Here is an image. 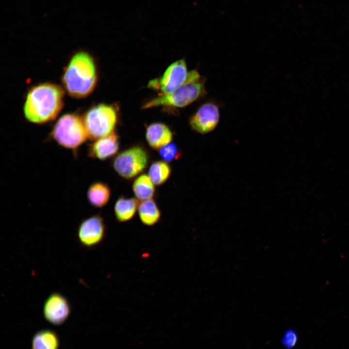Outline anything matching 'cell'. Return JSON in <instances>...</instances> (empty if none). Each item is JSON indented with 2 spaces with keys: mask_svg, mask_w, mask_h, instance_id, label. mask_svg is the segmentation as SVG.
<instances>
[{
  "mask_svg": "<svg viewBox=\"0 0 349 349\" xmlns=\"http://www.w3.org/2000/svg\"><path fill=\"white\" fill-rule=\"evenodd\" d=\"M63 96V90L54 84L44 83L32 87L24 103L25 117L37 124L54 120L62 109Z\"/></svg>",
  "mask_w": 349,
  "mask_h": 349,
  "instance_id": "6da1fadb",
  "label": "cell"
},
{
  "mask_svg": "<svg viewBox=\"0 0 349 349\" xmlns=\"http://www.w3.org/2000/svg\"><path fill=\"white\" fill-rule=\"evenodd\" d=\"M145 138L149 146L155 150H159L171 143L173 134L166 125L156 122L151 124L146 127Z\"/></svg>",
  "mask_w": 349,
  "mask_h": 349,
  "instance_id": "7c38bea8",
  "label": "cell"
},
{
  "mask_svg": "<svg viewBox=\"0 0 349 349\" xmlns=\"http://www.w3.org/2000/svg\"><path fill=\"white\" fill-rule=\"evenodd\" d=\"M188 73L185 61L179 60L169 65L161 77L152 80L148 85L160 91V94H169L185 82Z\"/></svg>",
  "mask_w": 349,
  "mask_h": 349,
  "instance_id": "ba28073f",
  "label": "cell"
},
{
  "mask_svg": "<svg viewBox=\"0 0 349 349\" xmlns=\"http://www.w3.org/2000/svg\"><path fill=\"white\" fill-rule=\"evenodd\" d=\"M50 137L60 146L74 153L89 139L83 119L73 113L64 114L58 119Z\"/></svg>",
  "mask_w": 349,
  "mask_h": 349,
  "instance_id": "277c9868",
  "label": "cell"
},
{
  "mask_svg": "<svg viewBox=\"0 0 349 349\" xmlns=\"http://www.w3.org/2000/svg\"><path fill=\"white\" fill-rule=\"evenodd\" d=\"M111 194L110 187L102 182L93 183L89 187L86 193L89 204L96 208H101L109 202Z\"/></svg>",
  "mask_w": 349,
  "mask_h": 349,
  "instance_id": "4fadbf2b",
  "label": "cell"
},
{
  "mask_svg": "<svg viewBox=\"0 0 349 349\" xmlns=\"http://www.w3.org/2000/svg\"><path fill=\"white\" fill-rule=\"evenodd\" d=\"M205 81L197 71H189L185 82L173 92L159 94L145 103L143 108L147 109L159 106L183 108L193 103L206 94Z\"/></svg>",
  "mask_w": 349,
  "mask_h": 349,
  "instance_id": "3957f363",
  "label": "cell"
},
{
  "mask_svg": "<svg viewBox=\"0 0 349 349\" xmlns=\"http://www.w3.org/2000/svg\"><path fill=\"white\" fill-rule=\"evenodd\" d=\"M117 117L113 105L100 104L91 108L83 119L89 139L94 141L114 131Z\"/></svg>",
  "mask_w": 349,
  "mask_h": 349,
  "instance_id": "5b68a950",
  "label": "cell"
},
{
  "mask_svg": "<svg viewBox=\"0 0 349 349\" xmlns=\"http://www.w3.org/2000/svg\"><path fill=\"white\" fill-rule=\"evenodd\" d=\"M119 148V138L113 131L107 136L93 141L88 146L87 155L93 159L105 160L114 156Z\"/></svg>",
  "mask_w": 349,
  "mask_h": 349,
  "instance_id": "8fae6325",
  "label": "cell"
},
{
  "mask_svg": "<svg viewBox=\"0 0 349 349\" xmlns=\"http://www.w3.org/2000/svg\"><path fill=\"white\" fill-rule=\"evenodd\" d=\"M297 341V336L292 331L289 330L285 334L282 342L284 346L287 348H291L294 346Z\"/></svg>",
  "mask_w": 349,
  "mask_h": 349,
  "instance_id": "ffe728a7",
  "label": "cell"
},
{
  "mask_svg": "<svg viewBox=\"0 0 349 349\" xmlns=\"http://www.w3.org/2000/svg\"><path fill=\"white\" fill-rule=\"evenodd\" d=\"M62 81L71 96L76 98L88 96L97 82L96 67L92 57L84 51L75 54L66 67Z\"/></svg>",
  "mask_w": 349,
  "mask_h": 349,
  "instance_id": "7a4b0ae2",
  "label": "cell"
},
{
  "mask_svg": "<svg viewBox=\"0 0 349 349\" xmlns=\"http://www.w3.org/2000/svg\"><path fill=\"white\" fill-rule=\"evenodd\" d=\"M159 155L165 162H170L179 159L182 156V151L175 143H170L160 148Z\"/></svg>",
  "mask_w": 349,
  "mask_h": 349,
  "instance_id": "d6986e66",
  "label": "cell"
},
{
  "mask_svg": "<svg viewBox=\"0 0 349 349\" xmlns=\"http://www.w3.org/2000/svg\"><path fill=\"white\" fill-rule=\"evenodd\" d=\"M171 171V167L167 162L158 160L151 164L148 175L155 185H161L169 179Z\"/></svg>",
  "mask_w": 349,
  "mask_h": 349,
  "instance_id": "ac0fdd59",
  "label": "cell"
},
{
  "mask_svg": "<svg viewBox=\"0 0 349 349\" xmlns=\"http://www.w3.org/2000/svg\"><path fill=\"white\" fill-rule=\"evenodd\" d=\"M106 225L99 215H94L83 220L77 230V238L82 248L91 249L100 244L105 239Z\"/></svg>",
  "mask_w": 349,
  "mask_h": 349,
  "instance_id": "52a82bcc",
  "label": "cell"
},
{
  "mask_svg": "<svg viewBox=\"0 0 349 349\" xmlns=\"http://www.w3.org/2000/svg\"><path fill=\"white\" fill-rule=\"evenodd\" d=\"M132 190L136 198L141 201L152 199L155 192V184L148 175L142 174L134 181Z\"/></svg>",
  "mask_w": 349,
  "mask_h": 349,
  "instance_id": "2e32d148",
  "label": "cell"
},
{
  "mask_svg": "<svg viewBox=\"0 0 349 349\" xmlns=\"http://www.w3.org/2000/svg\"><path fill=\"white\" fill-rule=\"evenodd\" d=\"M138 201L136 198L119 197L114 206V213L117 221L125 222L131 220L138 210Z\"/></svg>",
  "mask_w": 349,
  "mask_h": 349,
  "instance_id": "5bb4252c",
  "label": "cell"
},
{
  "mask_svg": "<svg viewBox=\"0 0 349 349\" xmlns=\"http://www.w3.org/2000/svg\"><path fill=\"white\" fill-rule=\"evenodd\" d=\"M138 213L142 223L147 226L155 225L161 218L160 210L152 199L143 201L139 204Z\"/></svg>",
  "mask_w": 349,
  "mask_h": 349,
  "instance_id": "9a60e30c",
  "label": "cell"
},
{
  "mask_svg": "<svg viewBox=\"0 0 349 349\" xmlns=\"http://www.w3.org/2000/svg\"><path fill=\"white\" fill-rule=\"evenodd\" d=\"M59 339L57 334L50 330H41L33 336L32 349H58Z\"/></svg>",
  "mask_w": 349,
  "mask_h": 349,
  "instance_id": "e0dca14e",
  "label": "cell"
},
{
  "mask_svg": "<svg viewBox=\"0 0 349 349\" xmlns=\"http://www.w3.org/2000/svg\"><path fill=\"white\" fill-rule=\"evenodd\" d=\"M220 120L218 106L213 102H207L201 105L190 117L189 124L195 132L205 134L214 130Z\"/></svg>",
  "mask_w": 349,
  "mask_h": 349,
  "instance_id": "9c48e42d",
  "label": "cell"
},
{
  "mask_svg": "<svg viewBox=\"0 0 349 349\" xmlns=\"http://www.w3.org/2000/svg\"><path fill=\"white\" fill-rule=\"evenodd\" d=\"M149 159V155L146 149L136 145L119 153L113 160L112 166L122 178L130 179L146 169Z\"/></svg>",
  "mask_w": 349,
  "mask_h": 349,
  "instance_id": "8992f818",
  "label": "cell"
},
{
  "mask_svg": "<svg viewBox=\"0 0 349 349\" xmlns=\"http://www.w3.org/2000/svg\"><path fill=\"white\" fill-rule=\"evenodd\" d=\"M71 306L67 299L57 292L51 293L45 300L43 313L47 321L55 325H61L69 317Z\"/></svg>",
  "mask_w": 349,
  "mask_h": 349,
  "instance_id": "30bf717a",
  "label": "cell"
}]
</instances>
